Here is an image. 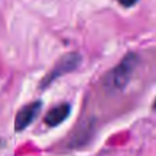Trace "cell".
I'll return each mask as SVG.
<instances>
[{
	"instance_id": "cell-6",
	"label": "cell",
	"mask_w": 156,
	"mask_h": 156,
	"mask_svg": "<svg viewBox=\"0 0 156 156\" xmlns=\"http://www.w3.org/2000/svg\"><path fill=\"white\" fill-rule=\"evenodd\" d=\"M2 145H5V140L0 139V147H2Z\"/></svg>"
},
{
	"instance_id": "cell-1",
	"label": "cell",
	"mask_w": 156,
	"mask_h": 156,
	"mask_svg": "<svg viewBox=\"0 0 156 156\" xmlns=\"http://www.w3.org/2000/svg\"><path fill=\"white\" fill-rule=\"evenodd\" d=\"M138 65V56L134 52H128L118 65H116L105 77V88L112 91H119L129 83L132 74Z\"/></svg>"
},
{
	"instance_id": "cell-2",
	"label": "cell",
	"mask_w": 156,
	"mask_h": 156,
	"mask_svg": "<svg viewBox=\"0 0 156 156\" xmlns=\"http://www.w3.org/2000/svg\"><path fill=\"white\" fill-rule=\"evenodd\" d=\"M82 63V55L77 51H71L63 54L56 63L52 66V68L43 77V79L39 83V89L45 90L48 89L56 79H58L62 76H66L68 73L74 72Z\"/></svg>"
},
{
	"instance_id": "cell-3",
	"label": "cell",
	"mask_w": 156,
	"mask_h": 156,
	"mask_svg": "<svg viewBox=\"0 0 156 156\" xmlns=\"http://www.w3.org/2000/svg\"><path fill=\"white\" fill-rule=\"evenodd\" d=\"M41 107H43V102L40 100H35L22 106V108H20L15 116V122H13L15 132H22L26 128H28L39 116Z\"/></svg>"
},
{
	"instance_id": "cell-4",
	"label": "cell",
	"mask_w": 156,
	"mask_h": 156,
	"mask_svg": "<svg viewBox=\"0 0 156 156\" xmlns=\"http://www.w3.org/2000/svg\"><path fill=\"white\" fill-rule=\"evenodd\" d=\"M71 105L68 102H61L50 108L44 116V123L48 127H57L62 124L71 115Z\"/></svg>"
},
{
	"instance_id": "cell-7",
	"label": "cell",
	"mask_w": 156,
	"mask_h": 156,
	"mask_svg": "<svg viewBox=\"0 0 156 156\" xmlns=\"http://www.w3.org/2000/svg\"><path fill=\"white\" fill-rule=\"evenodd\" d=\"M154 108L156 110V100H155V102H154Z\"/></svg>"
},
{
	"instance_id": "cell-5",
	"label": "cell",
	"mask_w": 156,
	"mask_h": 156,
	"mask_svg": "<svg viewBox=\"0 0 156 156\" xmlns=\"http://www.w3.org/2000/svg\"><path fill=\"white\" fill-rule=\"evenodd\" d=\"M119 5H122L123 7H132L133 5H135L139 0H117Z\"/></svg>"
}]
</instances>
